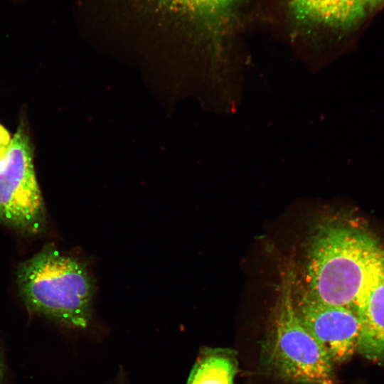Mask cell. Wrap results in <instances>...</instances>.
Segmentation results:
<instances>
[{"instance_id":"obj_4","label":"cell","mask_w":384,"mask_h":384,"mask_svg":"<svg viewBox=\"0 0 384 384\" xmlns=\"http://www.w3.org/2000/svg\"><path fill=\"white\" fill-rule=\"evenodd\" d=\"M240 0H97L107 20L159 29H214L233 14Z\"/></svg>"},{"instance_id":"obj_5","label":"cell","mask_w":384,"mask_h":384,"mask_svg":"<svg viewBox=\"0 0 384 384\" xmlns=\"http://www.w3.org/2000/svg\"><path fill=\"white\" fill-rule=\"evenodd\" d=\"M45 208L27 134L19 128L11 139L7 164L0 173V222L26 233L45 227Z\"/></svg>"},{"instance_id":"obj_7","label":"cell","mask_w":384,"mask_h":384,"mask_svg":"<svg viewBox=\"0 0 384 384\" xmlns=\"http://www.w3.org/2000/svg\"><path fill=\"white\" fill-rule=\"evenodd\" d=\"M356 311L361 324L357 352L370 361H384V265Z\"/></svg>"},{"instance_id":"obj_12","label":"cell","mask_w":384,"mask_h":384,"mask_svg":"<svg viewBox=\"0 0 384 384\" xmlns=\"http://www.w3.org/2000/svg\"><path fill=\"white\" fill-rule=\"evenodd\" d=\"M368 9L373 8L384 1V0H364Z\"/></svg>"},{"instance_id":"obj_9","label":"cell","mask_w":384,"mask_h":384,"mask_svg":"<svg viewBox=\"0 0 384 384\" xmlns=\"http://www.w3.org/2000/svg\"><path fill=\"white\" fill-rule=\"evenodd\" d=\"M237 353L230 348H206L201 352L186 384H235Z\"/></svg>"},{"instance_id":"obj_6","label":"cell","mask_w":384,"mask_h":384,"mask_svg":"<svg viewBox=\"0 0 384 384\" xmlns=\"http://www.w3.org/2000/svg\"><path fill=\"white\" fill-rule=\"evenodd\" d=\"M294 308L302 324L334 363L349 360L357 352L361 319L357 311L320 302L304 293Z\"/></svg>"},{"instance_id":"obj_3","label":"cell","mask_w":384,"mask_h":384,"mask_svg":"<svg viewBox=\"0 0 384 384\" xmlns=\"http://www.w3.org/2000/svg\"><path fill=\"white\" fill-rule=\"evenodd\" d=\"M294 273L283 276L270 331L260 344V367L274 378L299 384H337L335 364L299 320L294 303Z\"/></svg>"},{"instance_id":"obj_11","label":"cell","mask_w":384,"mask_h":384,"mask_svg":"<svg viewBox=\"0 0 384 384\" xmlns=\"http://www.w3.org/2000/svg\"><path fill=\"white\" fill-rule=\"evenodd\" d=\"M7 152H8V150L0 151V173L4 171V169H5L6 166Z\"/></svg>"},{"instance_id":"obj_10","label":"cell","mask_w":384,"mask_h":384,"mask_svg":"<svg viewBox=\"0 0 384 384\" xmlns=\"http://www.w3.org/2000/svg\"><path fill=\"white\" fill-rule=\"evenodd\" d=\"M11 139L9 132L0 124V151L8 150Z\"/></svg>"},{"instance_id":"obj_13","label":"cell","mask_w":384,"mask_h":384,"mask_svg":"<svg viewBox=\"0 0 384 384\" xmlns=\"http://www.w3.org/2000/svg\"><path fill=\"white\" fill-rule=\"evenodd\" d=\"M4 375V366L2 359L0 356V383H1Z\"/></svg>"},{"instance_id":"obj_2","label":"cell","mask_w":384,"mask_h":384,"mask_svg":"<svg viewBox=\"0 0 384 384\" xmlns=\"http://www.w3.org/2000/svg\"><path fill=\"white\" fill-rule=\"evenodd\" d=\"M17 283L29 310L68 327L88 325L95 282L78 259L47 246L19 266Z\"/></svg>"},{"instance_id":"obj_1","label":"cell","mask_w":384,"mask_h":384,"mask_svg":"<svg viewBox=\"0 0 384 384\" xmlns=\"http://www.w3.org/2000/svg\"><path fill=\"white\" fill-rule=\"evenodd\" d=\"M384 265V249L363 228L350 223L322 227L311 246L307 294L324 304L353 310Z\"/></svg>"},{"instance_id":"obj_8","label":"cell","mask_w":384,"mask_h":384,"mask_svg":"<svg viewBox=\"0 0 384 384\" xmlns=\"http://www.w3.org/2000/svg\"><path fill=\"white\" fill-rule=\"evenodd\" d=\"M289 3L297 20L340 29L356 24L368 9L364 0H290Z\"/></svg>"}]
</instances>
